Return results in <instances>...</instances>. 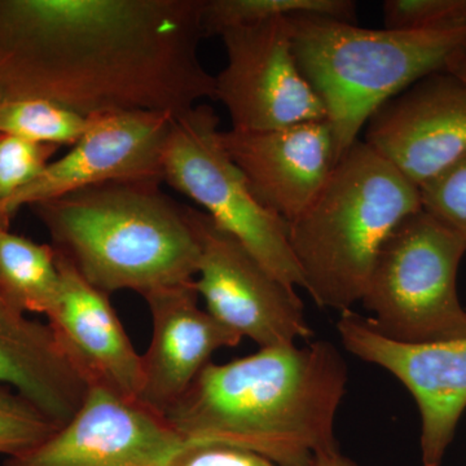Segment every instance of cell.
Returning a JSON list of instances; mask_svg holds the SVG:
<instances>
[{
  "label": "cell",
  "mask_w": 466,
  "mask_h": 466,
  "mask_svg": "<svg viewBox=\"0 0 466 466\" xmlns=\"http://www.w3.org/2000/svg\"><path fill=\"white\" fill-rule=\"evenodd\" d=\"M204 0H0V100L177 116L216 96Z\"/></svg>",
  "instance_id": "1"
},
{
  "label": "cell",
  "mask_w": 466,
  "mask_h": 466,
  "mask_svg": "<svg viewBox=\"0 0 466 466\" xmlns=\"http://www.w3.org/2000/svg\"><path fill=\"white\" fill-rule=\"evenodd\" d=\"M348 367L328 341L260 349L208 363L165 420L187 443L250 451L276 466H312L336 449Z\"/></svg>",
  "instance_id": "2"
},
{
  "label": "cell",
  "mask_w": 466,
  "mask_h": 466,
  "mask_svg": "<svg viewBox=\"0 0 466 466\" xmlns=\"http://www.w3.org/2000/svg\"><path fill=\"white\" fill-rule=\"evenodd\" d=\"M153 180H119L38 202L32 208L51 245L104 293L192 283L200 245L188 207Z\"/></svg>",
  "instance_id": "3"
},
{
  "label": "cell",
  "mask_w": 466,
  "mask_h": 466,
  "mask_svg": "<svg viewBox=\"0 0 466 466\" xmlns=\"http://www.w3.org/2000/svg\"><path fill=\"white\" fill-rule=\"evenodd\" d=\"M419 188L359 140L342 156L317 198L288 226L305 289L321 309L360 302L383 242L421 210Z\"/></svg>",
  "instance_id": "4"
},
{
  "label": "cell",
  "mask_w": 466,
  "mask_h": 466,
  "mask_svg": "<svg viewBox=\"0 0 466 466\" xmlns=\"http://www.w3.org/2000/svg\"><path fill=\"white\" fill-rule=\"evenodd\" d=\"M288 23L300 72L327 113L337 162L382 104L425 76L449 72L466 52V26L400 32L317 16Z\"/></svg>",
  "instance_id": "5"
},
{
  "label": "cell",
  "mask_w": 466,
  "mask_h": 466,
  "mask_svg": "<svg viewBox=\"0 0 466 466\" xmlns=\"http://www.w3.org/2000/svg\"><path fill=\"white\" fill-rule=\"evenodd\" d=\"M466 242L426 211L401 220L383 242L360 302L386 339L425 343L466 339L458 269Z\"/></svg>",
  "instance_id": "6"
},
{
  "label": "cell",
  "mask_w": 466,
  "mask_h": 466,
  "mask_svg": "<svg viewBox=\"0 0 466 466\" xmlns=\"http://www.w3.org/2000/svg\"><path fill=\"white\" fill-rule=\"evenodd\" d=\"M162 168L164 183L200 205L269 274L290 289H305L287 223L260 205L251 192L247 177L220 142L219 118L210 106L198 104L175 116Z\"/></svg>",
  "instance_id": "7"
},
{
  "label": "cell",
  "mask_w": 466,
  "mask_h": 466,
  "mask_svg": "<svg viewBox=\"0 0 466 466\" xmlns=\"http://www.w3.org/2000/svg\"><path fill=\"white\" fill-rule=\"evenodd\" d=\"M188 217L200 245L193 288L211 317L260 349L296 345L297 339L312 337L296 290L269 274L207 213L188 207Z\"/></svg>",
  "instance_id": "8"
},
{
  "label": "cell",
  "mask_w": 466,
  "mask_h": 466,
  "mask_svg": "<svg viewBox=\"0 0 466 466\" xmlns=\"http://www.w3.org/2000/svg\"><path fill=\"white\" fill-rule=\"evenodd\" d=\"M227 54L216 96L231 130L259 133L327 121L323 103L300 72L288 18H272L220 34Z\"/></svg>",
  "instance_id": "9"
},
{
  "label": "cell",
  "mask_w": 466,
  "mask_h": 466,
  "mask_svg": "<svg viewBox=\"0 0 466 466\" xmlns=\"http://www.w3.org/2000/svg\"><path fill=\"white\" fill-rule=\"evenodd\" d=\"M175 116L156 112L92 116L84 137L34 182L0 204V227L25 207L119 180L164 183L165 147Z\"/></svg>",
  "instance_id": "10"
},
{
  "label": "cell",
  "mask_w": 466,
  "mask_h": 466,
  "mask_svg": "<svg viewBox=\"0 0 466 466\" xmlns=\"http://www.w3.org/2000/svg\"><path fill=\"white\" fill-rule=\"evenodd\" d=\"M337 330L349 352L388 370L412 394L421 415L422 466H441L466 408V339L392 341L352 309L341 312Z\"/></svg>",
  "instance_id": "11"
},
{
  "label": "cell",
  "mask_w": 466,
  "mask_h": 466,
  "mask_svg": "<svg viewBox=\"0 0 466 466\" xmlns=\"http://www.w3.org/2000/svg\"><path fill=\"white\" fill-rule=\"evenodd\" d=\"M363 142L419 188L466 153L465 79H420L370 116Z\"/></svg>",
  "instance_id": "12"
},
{
  "label": "cell",
  "mask_w": 466,
  "mask_h": 466,
  "mask_svg": "<svg viewBox=\"0 0 466 466\" xmlns=\"http://www.w3.org/2000/svg\"><path fill=\"white\" fill-rule=\"evenodd\" d=\"M183 444L164 416L139 401L88 389L67 424L3 466H167Z\"/></svg>",
  "instance_id": "13"
},
{
  "label": "cell",
  "mask_w": 466,
  "mask_h": 466,
  "mask_svg": "<svg viewBox=\"0 0 466 466\" xmlns=\"http://www.w3.org/2000/svg\"><path fill=\"white\" fill-rule=\"evenodd\" d=\"M60 299L47 315L55 341L88 389L137 401L143 383L142 355L135 351L110 305L109 294L92 287L56 251Z\"/></svg>",
  "instance_id": "14"
},
{
  "label": "cell",
  "mask_w": 466,
  "mask_h": 466,
  "mask_svg": "<svg viewBox=\"0 0 466 466\" xmlns=\"http://www.w3.org/2000/svg\"><path fill=\"white\" fill-rule=\"evenodd\" d=\"M220 142L259 204L287 225L317 198L337 162L327 121L259 133L220 131Z\"/></svg>",
  "instance_id": "15"
},
{
  "label": "cell",
  "mask_w": 466,
  "mask_h": 466,
  "mask_svg": "<svg viewBox=\"0 0 466 466\" xmlns=\"http://www.w3.org/2000/svg\"><path fill=\"white\" fill-rule=\"evenodd\" d=\"M143 299L152 317V339L142 357L137 401L165 416L210 363L211 355L238 346L242 337L198 308L193 281L149 291Z\"/></svg>",
  "instance_id": "16"
},
{
  "label": "cell",
  "mask_w": 466,
  "mask_h": 466,
  "mask_svg": "<svg viewBox=\"0 0 466 466\" xmlns=\"http://www.w3.org/2000/svg\"><path fill=\"white\" fill-rule=\"evenodd\" d=\"M0 383L61 428L84 406L88 388L55 341L48 324L30 320L0 297Z\"/></svg>",
  "instance_id": "17"
},
{
  "label": "cell",
  "mask_w": 466,
  "mask_h": 466,
  "mask_svg": "<svg viewBox=\"0 0 466 466\" xmlns=\"http://www.w3.org/2000/svg\"><path fill=\"white\" fill-rule=\"evenodd\" d=\"M56 250L0 227V297L27 314H48L60 299Z\"/></svg>",
  "instance_id": "18"
},
{
  "label": "cell",
  "mask_w": 466,
  "mask_h": 466,
  "mask_svg": "<svg viewBox=\"0 0 466 466\" xmlns=\"http://www.w3.org/2000/svg\"><path fill=\"white\" fill-rule=\"evenodd\" d=\"M317 16L355 24L357 3L351 0H204V36L220 35L232 27L272 18Z\"/></svg>",
  "instance_id": "19"
},
{
  "label": "cell",
  "mask_w": 466,
  "mask_h": 466,
  "mask_svg": "<svg viewBox=\"0 0 466 466\" xmlns=\"http://www.w3.org/2000/svg\"><path fill=\"white\" fill-rule=\"evenodd\" d=\"M92 122L61 104L45 99L0 100V134L15 135L30 142L75 146Z\"/></svg>",
  "instance_id": "20"
},
{
  "label": "cell",
  "mask_w": 466,
  "mask_h": 466,
  "mask_svg": "<svg viewBox=\"0 0 466 466\" xmlns=\"http://www.w3.org/2000/svg\"><path fill=\"white\" fill-rule=\"evenodd\" d=\"M57 431L58 426L32 401L0 383V455H21Z\"/></svg>",
  "instance_id": "21"
},
{
  "label": "cell",
  "mask_w": 466,
  "mask_h": 466,
  "mask_svg": "<svg viewBox=\"0 0 466 466\" xmlns=\"http://www.w3.org/2000/svg\"><path fill=\"white\" fill-rule=\"evenodd\" d=\"M419 192L422 210L466 242V153Z\"/></svg>",
  "instance_id": "22"
},
{
  "label": "cell",
  "mask_w": 466,
  "mask_h": 466,
  "mask_svg": "<svg viewBox=\"0 0 466 466\" xmlns=\"http://www.w3.org/2000/svg\"><path fill=\"white\" fill-rule=\"evenodd\" d=\"M385 29L441 32L466 26V0H386Z\"/></svg>",
  "instance_id": "23"
},
{
  "label": "cell",
  "mask_w": 466,
  "mask_h": 466,
  "mask_svg": "<svg viewBox=\"0 0 466 466\" xmlns=\"http://www.w3.org/2000/svg\"><path fill=\"white\" fill-rule=\"evenodd\" d=\"M58 149L56 146L0 134V204L34 182Z\"/></svg>",
  "instance_id": "24"
},
{
  "label": "cell",
  "mask_w": 466,
  "mask_h": 466,
  "mask_svg": "<svg viewBox=\"0 0 466 466\" xmlns=\"http://www.w3.org/2000/svg\"><path fill=\"white\" fill-rule=\"evenodd\" d=\"M167 466H276L268 460L241 449L214 443H187Z\"/></svg>",
  "instance_id": "25"
},
{
  "label": "cell",
  "mask_w": 466,
  "mask_h": 466,
  "mask_svg": "<svg viewBox=\"0 0 466 466\" xmlns=\"http://www.w3.org/2000/svg\"><path fill=\"white\" fill-rule=\"evenodd\" d=\"M312 466H360L349 459L348 456L339 452V447L336 449L323 451L315 456L314 464Z\"/></svg>",
  "instance_id": "26"
},
{
  "label": "cell",
  "mask_w": 466,
  "mask_h": 466,
  "mask_svg": "<svg viewBox=\"0 0 466 466\" xmlns=\"http://www.w3.org/2000/svg\"><path fill=\"white\" fill-rule=\"evenodd\" d=\"M450 72L466 81V54L460 55L459 58H456L455 63L451 66Z\"/></svg>",
  "instance_id": "27"
}]
</instances>
